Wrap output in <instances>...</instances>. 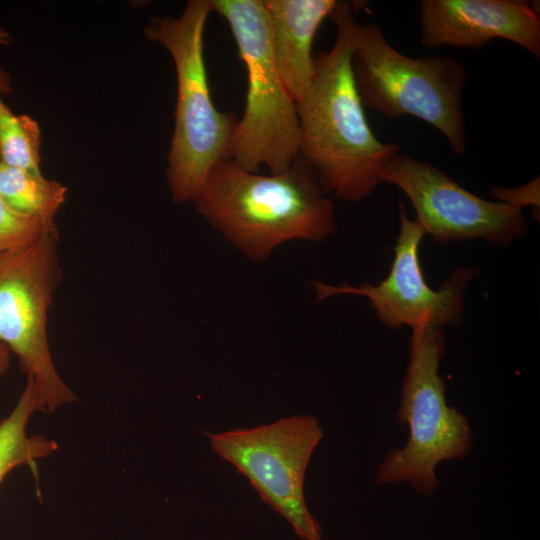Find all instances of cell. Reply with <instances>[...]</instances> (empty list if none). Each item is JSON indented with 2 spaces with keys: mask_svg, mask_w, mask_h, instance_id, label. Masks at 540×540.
I'll return each instance as SVG.
<instances>
[{
  "mask_svg": "<svg viewBox=\"0 0 540 540\" xmlns=\"http://www.w3.org/2000/svg\"><path fill=\"white\" fill-rule=\"evenodd\" d=\"M330 17L337 27L336 40L329 51L314 54L313 79L296 102L298 155L326 194L358 203L381 183L383 168L400 147L380 141L366 119L351 64L357 23L351 5L337 1Z\"/></svg>",
  "mask_w": 540,
  "mask_h": 540,
  "instance_id": "1",
  "label": "cell"
},
{
  "mask_svg": "<svg viewBox=\"0 0 540 540\" xmlns=\"http://www.w3.org/2000/svg\"><path fill=\"white\" fill-rule=\"evenodd\" d=\"M193 203L213 228L256 262L286 241L321 242L336 229L333 203L299 155L286 170L270 175L222 160Z\"/></svg>",
  "mask_w": 540,
  "mask_h": 540,
  "instance_id": "2",
  "label": "cell"
},
{
  "mask_svg": "<svg viewBox=\"0 0 540 540\" xmlns=\"http://www.w3.org/2000/svg\"><path fill=\"white\" fill-rule=\"evenodd\" d=\"M210 0H190L179 17L152 18L145 36L172 56L177 78L175 125L167 181L175 203L194 201L207 176L229 159L238 119L219 111L211 98L204 59Z\"/></svg>",
  "mask_w": 540,
  "mask_h": 540,
  "instance_id": "3",
  "label": "cell"
},
{
  "mask_svg": "<svg viewBox=\"0 0 540 540\" xmlns=\"http://www.w3.org/2000/svg\"><path fill=\"white\" fill-rule=\"evenodd\" d=\"M363 107L398 119L419 118L443 134L454 155L467 149L463 89L467 69L443 56L408 57L373 23H356L351 57Z\"/></svg>",
  "mask_w": 540,
  "mask_h": 540,
  "instance_id": "4",
  "label": "cell"
},
{
  "mask_svg": "<svg viewBox=\"0 0 540 540\" xmlns=\"http://www.w3.org/2000/svg\"><path fill=\"white\" fill-rule=\"evenodd\" d=\"M410 355L403 379L397 418L409 429L405 446L391 449L376 470V484L406 483L416 493L433 496L442 461L467 457L473 449L468 418L446 401L439 374L446 351L444 328H412Z\"/></svg>",
  "mask_w": 540,
  "mask_h": 540,
  "instance_id": "5",
  "label": "cell"
},
{
  "mask_svg": "<svg viewBox=\"0 0 540 540\" xmlns=\"http://www.w3.org/2000/svg\"><path fill=\"white\" fill-rule=\"evenodd\" d=\"M212 12L228 23L247 74L244 113L238 120L229 159L257 173L286 170L299 154L296 103L277 69L263 0H210Z\"/></svg>",
  "mask_w": 540,
  "mask_h": 540,
  "instance_id": "6",
  "label": "cell"
},
{
  "mask_svg": "<svg viewBox=\"0 0 540 540\" xmlns=\"http://www.w3.org/2000/svg\"><path fill=\"white\" fill-rule=\"evenodd\" d=\"M57 227L0 254V344L27 376L36 412L77 400L58 373L47 336L49 307L62 278Z\"/></svg>",
  "mask_w": 540,
  "mask_h": 540,
  "instance_id": "7",
  "label": "cell"
},
{
  "mask_svg": "<svg viewBox=\"0 0 540 540\" xmlns=\"http://www.w3.org/2000/svg\"><path fill=\"white\" fill-rule=\"evenodd\" d=\"M212 450L248 478L261 499L283 516L301 540H321L307 507L304 479L323 438L314 416L296 415L249 429L208 433Z\"/></svg>",
  "mask_w": 540,
  "mask_h": 540,
  "instance_id": "8",
  "label": "cell"
},
{
  "mask_svg": "<svg viewBox=\"0 0 540 540\" xmlns=\"http://www.w3.org/2000/svg\"><path fill=\"white\" fill-rule=\"evenodd\" d=\"M380 179L404 192L416 212L415 219L438 244L483 239L491 246H507L528 230L521 209L483 199L411 155H394Z\"/></svg>",
  "mask_w": 540,
  "mask_h": 540,
  "instance_id": "9",
  "label": "cell"
},
{
  "mask_svg": "<svg viewBox=\"0 0 540 540\" xmlns=\"http://www.w3.org/2000/svg\"><path fill=\"white\" fill-rule=\"evenodd\" d=\"M399 234L389 274L380 283L360 286H332L314 282L318 300L334 295L351 294L367 298L382 324L399 329L409 326L456 327L462 324L464 295L477 275L472 267H459L436 290L427 284L419 259V246L425 232L420 223L410 219L399 201Z\"/></svg>",
  "mask_w": 540,
  "mask_h": 540,
  "instance_id": "10",
  "label": "cell"
},
{
  "mask_svg": "<svg viewBox=\"0 0 540 540\" xmlns=\"http://www.w3.org/2000/svg\"><path fill=\"white\" fill-rule=\"evenodd\" d=\"M420 43L429 48L480 49L494 39L511 41L540 58V19L520 0H422Z\"/></svg>",
  "mask_w": 540,
  "mask_h": 540,
  "instance_id": "11",
  "label": "cell"
},
{
  "mask_svg": "<svg viewBox=\"0 0 540 540\" xmlns=\"http://www.w3.org/2000/svg\"><path fill=\"white\" fill-rule=\"evenodd\" d=\"M337 0H263L273 57L295 103L307 91L315 72L313 39Z\"/></svg>",
  "mask_w": 540,
  "mask_h": 540,
  "instance_id": "12",
  "label": "cell"
},
{
  "mask_svg": "<svg viewBox=\"0 0 540 540\" xmlns=\"http://www.w3.org/2000/svg\"><path fill=\"white\" fill-rule=\"evenodd\" d=\"M34 412L32 390L26 382L12 411L0 421V485L15 468L32 466L58 448L54 440L28 435V422Z\"/></svg>",
  "mask_w": 540,
  "mask_h": 540,
  "instance_id": "13",
  "label": "cell"
},
{
  "mask_svg": "<svg viewBox=\"0 0 540 540\" xmlns=\"http://www.w3.org/2000/svg\"><path fill=\"white\" fill-rule=\"evenodd\" d=\"M67 188L28 171L0 162V196L15 212L55 223L54 218L66 198Z\"/></svg>",
  "mask_w": 540,
  "mask_h": 540,
  "instance_id": "14",
  "label": "cell"
},
{
  "mask_svg": "<svg viewBox=\"0 0 540 540\" xmlns=\"http://www.w3.org/2000/svg\"><path fill=\"white\" fill-rule=\"evenodd\" d=\"M41 130L29 115H16L0 94V162L40 175Z\"/></svg>",
  "mask_w": 540,
  "mask_h": 540,
  "instance_id": "15",
  "label": "cell"
},
{
  "mask_svg": "<svg viewBox=\"0 0 540 540\" xmlns=\"http://www.w3.org/2000/svg\"><path fill=\"white\" fill-rule=\"evenodd\" d=\"M55 227V223L13 211L0 196V254L29 243Z\"/></svg>",
  "mask_w": 540,
  "mask_h": 540,
  "instance_id": "16",
  "label": "cell"
},
{
  "mask_svg": "<svg viewBox=\"0 0 540 540\" xmlns=\"http://www.w3.org/2000/svg\"><path fill=\"white\" fill-rule=\"evenodd\" d=\"M491 195L499 202H503L519 208L532 205L534 210L539 211V177L533 179L526 185L518 188L494 187Z\"/></svg>",
  "mask_w": 540,
  "mask_h": 540,
  "instance_id": "17",
  "label": "cell"
},
{
  "mask_svg": "<svg viewBox=\"0 0 540 540\" xmlns=\"http://www.w3.org/2000/svg\"><path fill=\"white\" fill-rule=\"evenodd\" d=\"M10 367V352L0 344V375H3Z\"/></svg>",
  "mask_w": 540,
  "mask_h": 540,
  "instance_id": "18",
  "label": "cell"
},
{
  "mask_svg": "<svg viewBox=\"0 0 540 540\" xmlns=\"http://www.w3.org/2000/svg\"><path fill=\"white\" fill-rule=\"evenodd\" d=\"M12 36L4 28L0 27V45H7L11 42Z\"/></svg>",
  "mask_w": 540,
  "mask_h": 540,
  "instance_id": "19",
  "label": "cell"
}]
</instances>
